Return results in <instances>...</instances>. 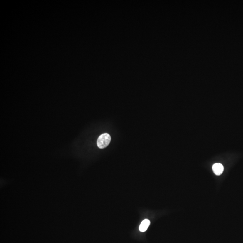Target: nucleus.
Masks as SVG:
<instances>
[{
	"label": "nucleus",
	"mask_w": 243,
	"mask_h": 243,
	"mask_svg": "<svg viewBox=\"0 0 243 243\" xmlns=\"http://www.w3.org/2000/svg\"><path fill=\"white\" fill-rule=\"evenodd\" d=\"M111 141V136L108 133H105L99 136L97 141V145L100 148L108 146Z\"/></svg>",
	"instance_id": "obj_1"
},
{
	"label": "nucleus",
	"mask_w": 243,
	"mask_h": 243,
	"mask_svg": "<svg viewBox=\"0 0 243 243\" xmlns=\"http://www.w3.org/2000/svg\"><path fill=\"white\" fill-rule=\"evenodd\" d=\"M212 170L215 174L220 175L223 172L224 167L221 163H215L212 166Z\"/></svg>",
	"instance_id": "obj_2"
},
{
	"label": "nucleus",
	"mask_w": 243,
	"mask_h": 243,
	"mask_svg": "<svg viewBox=\"0 0 243 243\" xmlns=\"http://www.w3.org/2000/svg\"><path fill=\"white\" fill-rule=\"evenodd\" d=\"M150 224H151V222L150 220L147 219H145L141 223V225L139 227V230L141 232H146Z\"/></svg>",
	"instance_id": "obj_3"
}]
</instances>
